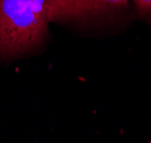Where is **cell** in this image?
<instances>
[{
  "label": "cell",
  "mask_w": 151,
  "mask_h": 143,
  "mask_svg": "<svg viewBox=\"0 0 151 143\" xmlns=\"http://www.w3.org/2000/svg\"><path fill=\"white\" fill-rule=\"evenodd\" d=\"M47 0H0V59L35 52L49 37Z\"/></svg>",
  "instance_id": "6da1fadb"
},
{
  "label": "cell",
  "mask_w": 151,
  "mask_h": 143,
  "mask_svg": "<svg viewBox=\"0 0 151 143\" xmlns=\"http://www.w3.org/2000/svg\"><path fill=\"white\" fill-rule=\"evenodd\" d=\"M131 0H47L48 17L57 23H92L116 19Z\"/></svg>",
  "instance_id": "7a4b0ae2"
},
{
  "label": "cell",
  "mask_w": 151,
  "mask_h": 143,
  "mask_svg": "<svg viewBox=\"0 0 151 143\" xmlns=\"http://www.w3.org/2000/svg\"><path fill=\"white\" fill-rule=\"evenodd\" d=\"M134 5V8L149 25H151V0H131Z\"/></svg>",
  "instance_id": "3957f363"
}]
</instances>
